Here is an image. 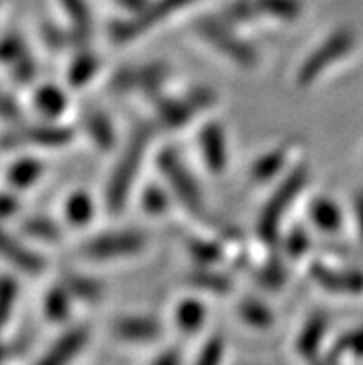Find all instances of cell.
Masks as SVG:
<instances>
[{
    "label": "cell",
    "instance_id": "cell-29",
    "mask_svg": "<svg viewBox=\"0 0 363 365\" xmlns=\"http://www.w3.org/2000/svg\"><path fill=\"white\" fill-rule=\"evenodd\" d=\"M65 287L69 289L71 295L74 297V301L88 302V304H95L104 295V286L98 280L91 277L80 273H69L63 278Z\"/></svg>",
    "mask_w": 363,
    "mask_h": 365
},
{
    "label": "cell",
    "instance_id": "cell-10",
    "mask_svg": "<svg viewBox=\"0 0 363 365\" xmlns=\"http://www.w3.org/2000/svg\"><path fill=\"white\" fill-rule=\"evenodd\" d=\"M197 147L204 169H208L210 175H225L230 162V145L225 125L219 120L204 123L198 130Z\"/></svg>",
    "mask_w": 363,
    "mask_h": 365
},
{
    "label": "cell",
    "instance_id": "cell-42",
    "mask_svg": "<svg viewBox=\"0 0 363 365\" xmlns=\"http://www.w3.org/2000/svg\"><path fill=\"white\" fill-rule=\"evenodd\" d=\"M0 119H4L6 123H21L23 119V110L17 104L11 95L0 91Z\"/></svg>",
    "mask_w": 363,
    "mask_h": 365
},
{
    "label": "cell",
    "instance_id": "cell-35",
    "mask_svg": "<svg viewBox=\"0 0 363 365\" xmlns=\"http://www.w3.org/2000/svg\"><path fill=\"white\" fill-rule=\"evenodd\" d=\"M226 358V341L221 334L210 336L198 351L195 365H223Z\"/></svg>",
    "mask_w": 363,
    "mask_h": 365
},
{
    "label": "cell",
    "instance_id": "cell-28",
    "mask_svg": "<svg viewBox=\"0 0 363 365\" xmlns=\"http://www.w3.org/2000/svg\"><path fill=\"white\" fill-rule=\"evenodd\" d=\"M74 297L71 295V292L65 287V284H58L52 289H48V293L45 295V302H43V308H45V315L52 323H63L71 317L73 314V304Z\"/></svg>",
    "mask_w": 363,
    "mask_h": 365
},
{
    "label": "cell",
    "instance_id": "cell-46",
    "mask_svg": "<svg viewBox=\"0 0 363 365\" xmlns=\"http://www.w3.org/2000/svg\"><path fill=\"white\" fill-rule=\"evenodd\" d=\"M354 217H356V227H358V234L363 241V193L356 195L354 199Z\"/></svg>",
    "mask_w": 363,
    "mask_h": 365
},
{
    "label": "cell",
    "instance_id": "cell-30",
    "mask_svg": "<svg viewBox=\"0 0 363 365\" xmlns=\"http://www.w3.org/2000/svg\"><path fill=\"white\" fill-rule=\"evenodd\" d=\"M237 314H240L241 321L248 327L257 330H267L275 323V315H272L271 308L263 304L262 301H257L254 297H247L237 306Z\"/></svg>",
    "mask_w": 363,
    "mask_h": 365
},
{
    "label": "cell",
    "instance_id": "cell-17",
    "mask_svg": "<svg viewBox=\"0 0 363 365\" xmlns=\"http://www.w3.org/2000/svg\"><path fill=\"white\" fill-rule=\"evenodd\" d=\"M291 160V147L287 143L278 145V147L271 148L269 153L262 154L256 162L250 167L248 178L254 185H263L265 182L275 180L276 176L284 171V167L290 163Z\"/></svg>",
    "mask_w": 363,
    "mask_h": 365
},
{
    "label": "cell",
    "instance_id": "cell-24",
    "mask_svg": "<svg viewBox=\"0 0 363 365\" xmlns=\"http://www.w3.org/2000/svg\"><path fill=\"white\" fill-rule=\"evenodd\" d=\"M21 234L26 240L39 241L45 245H58L63 240V228L48 215H30L21 222Z\"/></svg>",
    "mask_w": 363,
    "mask_h": 365
},
{
    "label": "cell",
    "instance_id": "cell-18",
    "mask_svg": "<svg viewBox=\"0 0 363 365\" xmlns=\"http://www.w3.org/2000/svg\"><path fill=\"white\" fill-rule=\"evenodd\" d=\"M82 130L98 150H111L117 143V134L113 120L101 110H88L82 115Z\"/></svg>",
    "mask_w": 363,
    "mask_h": 365
},
{
    "label": "cell",
    "instance_id": "cell-34",
    "mask_svg": "<svg viewBox=\"0 0 363 365\" xmlns=\"http://www.w3.org/2000/svg\"><path fill=\"white\" fill-rule=\"evenodd\" d=\"M28 52L30 51H28L26 41L19 34H6L0 37V65L6 69L17 63Z\"/></svg>",
    "mask_w": 363,
    "mask_h": 365
},
{
    "label": "cell",
    "instance_id": "cell-25",
    "mask_svg": "<svg viewBox=\"0 0 363 365\" xmlns=\"http://www.w3.org/2000/svg\"><path fill=\"white\" fill-rule=\"evenodd\" d=\"M138 73V88L136 91L143 93L148 98H158L161 95V89L167 83L170 76L169 63L161 60L148 61V63L136 67Z\"/></svg>",
    "mask_w": 363,
    "mask_h": 365
},
{
    "label": "cell",
    "instance_id": "cell-9",
    "mask_svg": "<svg viewBox=\"0 0 363 365\" xmlns=\"http://www.w3.org/2000/svg\"><path fill=\"white\" fill-rule=\"evenodd\" d=\"M74 139V132L58 120H45L41 125H23L0 134V150H19V148H61Z\"/></svg>",
    "mask_w": 363,
    "mask_h": 365
},
{
    "label": "cell",
    "instance_id": "cell-27",
    "mask_svg": "<svg viewBox=\"0 0 363 365\" xmlns=\"http://www.w3.org/2000/svg\"><path fill=\"white\" fill-rule=\"evenodd\" d=\"M257 17L276 23H295L302 15L300 0H252Z\"/></svg>",
    "mask_w": 363,
    "mask_h": 365
},
{
    "label": "cell",
    "instance_id": "cell-20",
    "mask_svg": "<svg viewBox=\"0 0 363 365\" xmlns=\"http://www.w3.org/2000/svg\"><path fill=\"white\" fill-rule=\"evenodd\" d=\"M95 213H97V206L89 191L76 190L65 199L63 221L69 228H74V230L88 228L95 219Z\"/></svg>",
    "mask_w": 363,
    "mask_h": 365
},
{
    "label": "cell",
    "instance_id": "cell-21",
    "mask_svg": "<svg viewBox=\"0 0 363 365\" xmlns=\"http://www.w3.org/2000/svg\"><path fill=\"white\" fill-rule=\"evenodd\" d=\"M63 14L69 21V34L73 43L83 45L93 36V17L91 9L86 0H61Z\"/></svg>",
    "mask_w": 363,
    "mask_h": 365
},
{
    "label": "cell",
    "instance_id": "cell-32",
    "mask_svg": "<svg viewBox=\"0 0 363 365\" xmlns=\"http://www.w3.org/2000/svg\"><path fill=\"white\" fill-rule=\"evenodd\" d=\"M189 282L193 284L195 287L198 289H203V292H210V293H228L232 289L230 278L226 277L223 273H215L212 267H200L198 271L189 274Z\"/></svg>",
    "mask_w": 363,
    "mask_h": 365
},
{
    "label": "cell",
    "instance_id": "cell-40",
    "mask_svg": "<svg viewBox=\"0 0 363 365\" xmlns=\"http://www.w3.org/2000/svg\"><path fill=\"white\" fill-rule=\"evenodd\" d=\"M257 280L262 282L263 287H269V289H278L285 284V269L284 265L278 264V262H269L265 267L260 271V277Z\"/></svg>",
    "mask_w": 363,
    "mask_h": 365
},
{
    "label": "cell",
    "instance_id": "cell-12",
    "mask_svg": "<svg viewBox=\"0 0 363 365\" xmlns=\"http://www.w3.org/2000/svg\"><path fill=\"white\" fill-rule=\"evenodd\" d=\"M111 334L121 341L147 345L161 338L163 327L160 321L148 315H119L111 323Z\"/></svg>",
    "mask_w": 363,
    "mask_h": 365
},
{
    "label": "cell",
    "instance_id": "cell-6",
    "mask_svg": "<svg viewBox=\"0 0 363 365\" xmlns=\"http://www.w3.org/2000/svg\"><path fill=\"white\" fill-rule=\"evenodd\" d=\"M148 247V236L136 228L98 232L80 245V256L89 262H121L139 256Z\"/></svg>",
    "mask_w": 363,
    "mask_h": 365
},
{
    "label": "cell",
    "instance_id": "cell-43",
    "mask_svg": "<svg viewBox=\"0 0 363 365\" xmlns=\"http://www.w3.org/2000/svg\"><path fill=\"white\" fill-rule=\"evenodd\" d=\"M337 351H350L354 352V354H363V330L347 334L345 338L341 339L339 345H337Z\"/></svg>",
    "mask_w": 363,
    "mask_h": 365
},
{
    "label": "cell",
    "instance_id": "cell-11",
    "mask_svg": "<svg viewBox=\"0 0 363 365\" xmlns=\"http://www.w3.org/2000/svg\"><path fill=\"white\" fill-rule=\"evenodd\" d=\"M0 259L28 277H39L46 269L45 258L21 237L6 230L2 222H0Z\"/></svg>",
    "mask_w": 363,
    "mask_h": 365
},
{
    "label": "cell",
    "instance_id": "cell-33",
    "mask_svg": "<svg viewBox=\"0 0 363 365\" xmlns=\"http://www.w3.org/2000/svg\"><path fill=\"white\" fill-rule=\"evenodd\" d=\"M19 299V284L15 278L0 274V332L4 330Z\"/></svg>",
    "mask_w": 363,
    "mask_h": 365
},
{
    "label": "cell",
    "instance_id": "cell-22",
    "mask_svg": "<svg viewBox=\"0 0 363 365\" xmlns=\"http://www.w3.org/2000/svg\"><path fill=\"white\" fill-rule=\"evenodd\" d=\"M101 58L88 46H83L82 51L76 52L74 58L71 60L67 67V82L71 88L82 89L97 78L98 71H101Z\"/></svg>",
    "mask_w": 363,
    "mask_h": 365
},
{
    "label": "cell",
    "instance_id": "cell-16",
    "mask_svg": "<svg viewBox=\"0 0 363 365\" xmlns=\"http://www.w3.org/2000/svg\"><path fill=\"white\" fill-rule=\"evenodd\" d=\"M32 108L45 120H60L69 108V97L60 86L43 83L34 89Z\"/></svg>",
    "mask_w": 363,
    "mask_h": 365
},
{
    "label": "cell",
    "instance_id": "cell-14",
    "mask_svg": "<svg viewBox=\"0 0 363 365\" xmlns=\"http://www.w3.org/2000/svg\"><path fill=\"white\" fill-rule=\"evenodd\" d=\"M89 341V329L88 327H74L63 332L60 338L46 349L36 365H71L74 358L78 356L83 347Z\"/></svg>",
    "mask_w": 363,
    "mask_h": 365
},
{
    "label": "cell",
    "instance_id": "cell-36",
    "mask_svg": "<svg viewBox=\"0 0 363 365\" xmlns=\"http://www.w3.org/2000/svg\"><path fill=\"white\" fill-rule=\"evenodd\" d=\"M310 247H312V237H310V232L302 227L291 228L284 237V252L291 259H300L308 255Z\"/></svg>",
    "mask_w": 363,
    "mask_h": 365
},
{
    "label": "cell",
    "instance_id": "cell-8",
    "mask_svg": "<svg viewBox=\"0 0 363 365\" xmlns=\"http://www.w3.org/2000/svg\"><path fill=\"white\" fill-rule=\"evenodd\" d=\"M219 101L217 93L210 88L189 89L182 97H161L156 110V119L152 120L156 128L180 130L188 126L198 115L206 113Z\"/></svg>",
    "mask_w": 363,
    "mask_h": 365
},
{
    "label": "cell",
    "instance_id": "cell-15",
    "mask_svg": "<svg viewBox=\"0 0 363 365\" xmlns=\"http://www.w3.org/2000/svg\"><path fill=\"white\" fill-rule=\"evenodd\" d=\"M46 167L45 163L36 156H21L15 162H11L6 169V185L9 190L17 191H26L32 190L34 185L39 184L43 176H45Z\"/></svg>",
    "mask_w": 363,
    "mask_h": 365
},
{
    "label": "cell",
    "instance_id": "cell-2",
    "mask_svg": "<svg viewBox=\"0 0 363 365\" xmlns=\"http://www.w3.org/2000/svg\"><path fill=\"white\" fill-rule=\"evenodd\" d=\"M308 165H304V163H297L291 171L282 176V180L278 182V185H276L263 210L257 215L256 230L263 243L269 245V243L278 241L282 225H284L295 200L299 199V195L302 193L306 184H308Z\"/></svg>",
    "mask_w": 363,
    "mask_h": 365
},
{
    "label": "cell",
    "instance_id": "cell-4",
    "mask_svg": "<svg viewBox=\"0 0 363 365\" xmlns=\"http://www.w3.org/2000/svg\"><path fill=\"white\" fill-rule=\"evenodd\" d=\"M158 169H160V175L165 178L163 182L176 202L195 217H203L206 213L204 191L198 184L197 176L184 162V158L180 156L175 148H163L158 156Z\"/></svg>",
    "mask_w": 363,
    "mask_h": 365
},
{
    "label": "cell",
    "instance_id": "cell-45",
    "mask_svg": "<svg viewBox=\"0 0 363 365\" xmlns=\"http://www.w3.org/2000/svg\"><path fill=\"white\" fill-rule=\"evenodd\" d=\"M116 4H119L128 15H133L141 11L148 4V0H116Z\"/></svg>",
    "mask_w": 363,
    "mask_h": 365
},
{
    "label": "cell",
    "instance_id": "cell-47",
    "mask_svg": "<svg viewBox=\"0 0 363 365\" xmlns=\"http://www.w3.org/2000/svg\"><path fill=\"white\" fill-rule=\"evenodd\" d=\"M8 354H9V351H8V347H6V343L0 341V361H4Z\"/></svg>",
    "mask_w": 363,
    "mask_h": 365
},
{
    "label": "cell",
    "instance_id": "cell-7",
    "mask_svg": "<svg viewBox=\"0 0 363 365\" xmlns=\"http://www.w3.org/2000/svg\"><path fill=\"white\" fill-rule=\"evenodd\" d=\"M193 2L195 0H148V4L138 14L113 21L108 28V36L116 45L136 41L145 36L150 28L165 23L170 15L178 14Z\"/></svg>",
    "mask_w": 363,
    "mask_h": 365
},
{
    "label": "cell",
    "instance_id": "cell-31",
    "mask_svg": "<svg viewBox=\"0 0 363 365\" xmlns=\"http://www.w3.org/2000/svg\"><path fill=\"white\" fill-rule=\"evenodd\" d=\"M175 200V197L170 195V191L161 185L150 184L145 187L141 195V208L143 212L152 215V217H161L165 215L170 208V202Z\"/></svg>",
    "mask_w": 363,
    "mask_h": 365
},
{
    "label": "cell",
    "instance_id": "cell-41",
    "mask_svg": "<svg viewBox=\"0 0 363 365\" xmlns=\"http://www.w3.org/2000/svg\"><path fill=\"white\" fill-rule=\"evenodd\" d=\"M21 212V197L14 190L0 191V222H6L14 219Z\"/></svg>",
    "mask_w": 363,
    "mask_h": 365
},
{
    "label": "cell",
    "instance_id": "cell-44",
    "mask_svg": "<svg viewBox=\"0 0 363 365\" xmlns=\"http://www.w3.org/2000/svg\"><path fill=\"white\" fill-rule=\"evenodd\" d=\"M150 365H184V356L178 349H167Z\"/></svg>",
    "mask_w": 363,
    "mask_h": 365
},
{
    "label": "cell",
    "instance_id": "cell-23",
    "mask_svg": "<svg viewBox=\"0 0 363 365\" xmlns=\"http://www.w3.org/2000/svg\"><path fill=\"white\" fill-rule=\"evenodd\" d=\"M328 330V317L322 312H315V314L306 321V324L300 330L299 338H297V352L302 358L308 360H315V354L319 352L322 339L327 336Z\"/></svg>",
    "mask_w": 363,
    "mask_h": 365
},
{
    "label": "cell",
    "instance_id": "cell-26",
    "mask_svg": "<svg viewBox=\"0 0 363 365\" xmlns=\"http://www.w3.org/2000/svg\"><path fill=\"white\" fill-rule=\"evenodd\" d=\"M175 324L180 332L193 336L200 332L208 319V308L198 299H184L175 306Z\"/></svg>",
    "mask_w": 363,
    "mask_h": 365
},
{
    "label": "cell",
    "instance_id": "cell-38",
    "mask_svg": "<svg viewBox=\"0 0 363 365\" xmlns=\"http://www.w3.org/2000/svg\"><path fill=\"white\" fill-rule=\"evenodd\" d=\"M9 74H11V80L19 86H30L34 83V80L37 78V61L30 52L24 54L17 63H14L9 67Z\"/></svg>",
    "mask_w": 363,
    "mask_h": 365
},
{
    "label": "cell",
    "instance_id": "cell-1",
    "mask_svg": "<svg viewBox=\"0 0 363 365\" xmlns=\"http://www.w3.org/2000/svg\"><path fill=\"white\" fill-rule=\"evenodd\" d=\"M156 130L154 123H139L130 132L106 187V208L111 215H119L126 208L132 187L141 173L143 160L147 156Z\"/></svg>",
    "mask_w": 363,
    "mask_h": 365
},
{
    "label": "cell",
    "instance_id": "cell-5",
    "mask_svg": "<svg viewBox=\"0 0 363 365\" xmlns=\"http://www.w3.org/2000/svg\"><path fill=\"white\" fill-rule=\"evenodd\" d=\"M195 34L204 43L212 45L215 52L230 60L232 63L241 69H254L260 61V54L248 41H245L235 26L226 21L225 17H206L195 23Z\"/></svg>",
    "mask_w": 363,
    "mask_h": 365
},
{
    "label": "cell",
    "instance_id": "cell-13",
    "mask_svg": "<svg viewBox=\"0 0 363 365\" xmlns=\"http://www.w3.org/2000/svg\"><path fill=\"white\" fill-rule=\"evenodd\" d=\"M310 274L327 292L343 293V295L363 293V273L356 269L349 271V269L330 267L327 264H313Z\"/></svg>",
    "mask_w": 363,
    "mask_h": 365
},
{
    "label": "cell",
    "instance_id": "cell-3",
    "mask_svg": "<svg viewBox=\"0 0 363 365\" xmlns=\"http://www.w3.org/2000/svg\"><path fill=\"white\" fill-rule=\"evenodd\" d=\"M356 48V34L349 28H337L328 34L319 45L299 65L295 82L299 88H310L332 71L336 65L349 58Z\"/></svg>",
    "mask_w": 363,
    "mask_h": 365
},
{
    "label": "cell",
    "instance_id": "cell-39",
    "mask_svg": "<svg viewBox=\"0 0 363 365\" xmlns=\"http://www.w3.org/2000/svg\"><path fill=\"white\" fill-rule=\"evenodd\" d=\"M41 37L51 51H63V48H67V45H73L69 30H61L56 24H45Z\"/></svg>",
    "mask_w": 363,
    "mask_h": 365
},
{
    "label": "cell",
    "instance_id": "cell-37",
    "mask_svg": "<svg viewBox=\"0 0 363 365\" xmlns=\"http://www.w3.org/2000/svg\"><path fill=\"white\" fill-rule=\"evenodd\" d=\"M189 252L193 255L198 264L204 267H213L223 258V249L210 240L189 241Z\"/></svg>",
    "mask_w": 363,
    "mask_h": 365
},
{
    "label": "cell",
    "instance_id": "cell-19",
    "mask_svg": "<svg viewBox=\"0 0 363 365\" xmlns=\"http://www.w3.org/2000/svg\"><path fill=\"white\" fill-rule=\"evenodd\" d=\"M308 219L313 228L322 234H337L343 228V212L330 197H315L308 206Z\"/></svg>",
    "mask_w": 363,
    "mask_h": 365
},
{
    "label": "cell",
    "instance_id": "cell-48",
    "mask_svg": "<svg viewBox=\"0 0 363 365\" xmlns=\"http://www.w3.org/2000/svg\"><path fill=\"white\" fill-rule=\"evenodd\" d=\"M313 365H328V364H324V361H315Z\"/></svg>",
    "mask_w": 363,
    "mask_h": 365
}]
</instances>
